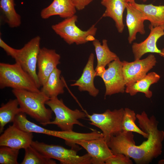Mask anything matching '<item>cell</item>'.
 I'll list each match as a JSON object with an SVG mask.
<instances>
[{"instance_id": "1f68e13d", "label": "cell", "mask_w": 164, "mask_h": 164, "mask_svg": "<svg viewBox=\"0 0 164 164\" xmlns=\"http://www.w3.org/2000/svg\"><path fill=\"white\" fill-rule=\"evenodd\" d=\"M125 2L128 3H131L135 2V0H124Z\"/></svg>"}, {"instance_id": "cb8c5ba5", "label": "cell", "mask_w": 164, "mask_h": 164, "mask_svg": "<svg viewBox=\"0 0 164 164\" xmlns=\"http://www.w3.org/2000/svg\"><path fill=\"white\" fill-rule=\"evenodd\" d=\"M14 0H0V9L4 21L11 28H17L21 24L20 15L15 9Z\"/></svg>"}, {"instance_id": "d6986e66", "label": "cell", "mask_w": 164, "mask_h": 164, "mask_svg": "<svg viewBox=\"0 0 164 164\" xmlns=\"http://www.w3.org/2000/svg\"><path fill=\"white\" fill-rule=\"evenodd\" d=\"M92 43L97 61V66L95 69L96 76H99L105 70L106 66L116 59L118 57L110 50L107 39H103L101 44L99 40L95 39L93 41Z\"/></svg>"}, {"instance_id": "e0dca14e", "label": "cell", "mask_w": 164, "mask_h": 164, "mask_svg": "<svg viewBox=\"0 0 164 164\" xmlns=\"http://www.w3.org/2000/svg\"><path fill=\"white\" fill-rule=\"evenodd\" d=\"M77 10L71 0H53L49 6L42 9L40 15L43 19L54 15L65 19L75 15Z\"/></svg>"}, {"instance_id": "ba28073f", "label": "cell", "mask_w": 164, "mask_h": 164, "mask_svg": "<svg viewBox=\"0 0 164 164\" xmlns=\"http://www.w3.org/2000/svg\"><path fill=\"white\" fill-rule=\"evenodd\" d=\"M41 38L37 36L32 39L24 46L17 49L14 59L22 68L32 77L39 88L41 87L36 71L38 55L40 49Z\"/></svg>"}, {"instance_id": "52a82bcc", "label": "cell", "mask_w": 164, "mask_h": 164, "mask_svg": "<svg viewBox=\"0 0 164 164\" xmlns=\"http://www.w3.org/2000/svg\"><path fill=\"white\" fill-rule=\"evenodd\" d=\"M124 111V108H121L113 111L108 109L101 113L86 114L90 124L101 130L104 138L108 142L112 136L122 131Z\"/></svg>"}, {"instance_id": "5bb4252c", "label": "cell", "mask_w": 164, "mask_h": 164, "mask_svg": "<svg viewBox=\"0 0 164 164\" xmlns=\"http://www.w3.org/2000/svg\"><path fill=\"white\" fill-rule=\"evenodd\" d=\"M149 28V34L143 41L134 43L132 46V50L135 60L140 59L145 54L149 53L159 54L161 50L157 46L156 43L159 39L164 36V25L153 27L150 24Z\"/></svg>"}, {"instance_id": "7a4b0ae2", "label": "cell", "mask_w": 164, "mask_h": 164, "mask_svg": "<svg viewBox=\"0 0 164 164\" xmlns=\"http://www.w3.org/2000/svg\"><path fill=\"white\" fill-rule=\"evenodd\" d=\"M12 92L17 99L22 112L43 125L51 121L53 111L45 106L50 98L43 92L18 89H13Z\"/></svg>"}, {"instance_id": "6da1fadb", "label": "cell", "mask_w": 164, "mask_h": 164, "mask_svg": "<svg viewBox=\"0 0 164 164\" xmlns=\"http://www.w3.org/2000/svg\"><path fill=\"white\" fill-rule=\"evenodd\" d=\"M136 116L140 128L148 134L146 140L136 145L133 132L122 131L112 136L107 143L114 154H123L137 164H148L162 153L164 132L158 129L159 121L154 115L149 117L143 111Z\"/></svg>"}, {"instance_id": "d6a6232c", "label": "cell", "mask_w": 164, "mask_h": 164, "mask_svg": "<svg viewBox=\"0 0 164 164\" xmlns=\"http://www.w3.org/2000/svg\"><path fill=\"white\" fill-rule=\"evenodd\" d=\"M142 0L144 2H146L147 0Z\"/></svg>"}, {"instance_id": "ac0fdd59", "label": "cell", "mask_w": 164, "mask_h": 164, "mask_svg": "<svg viewBox=\"0 0 164 164\" xmlns=\"http://www.w3.org/2000/svg\"><path fill=\"white\" fill-rule=\"evenodd\" d=\"M126 3L124 0H101V5L105 8L102 17L111 18L120 33H122L124 29L123 14L126 8Z\"/></svg>"}, {"instance_id": "9c48e42d", "label": "cell", "mask_w": 164, "mask_h": 164, "mask_svg": "<svg viewBox=\"0 0 164 164\" xmlns=\"http://www.w3.org/2000/svg\"><path fill=\"white\" fill-rule=\"evenodd\" d=\"M99 77L105 87V97L125 92L126 86L122 72V62L118 57L108 65Z\"/></svg>"}, {"instance_id": "8fae6325", "label": "cell", "mask_w": 164, "mask_h": 164, "mask_svg": "<svg viewBox=\"0 0 164 164\" xmlns=\"http://www.w3.org/2000/svg\"><path fill=\"white\" fill-rule=\"evenodd\" d=\"M60 55L54 49L41 48L38 56L37 77L40 86L46 82L49 76L60 63Z\"/></svg>"}, {"instance_id": "7c38bea8", "label": "cell", "mask_w": 164, "mask_h": 164, "mask_svg": "<svg viewBox=\"0 0 164 164\" xmlns=\"http://www.w3.org/2000/svg\"><path fill=\"white\" fill-rule=\"evenodd\" d=\"M33 137L32 132L22 130L13 124L0 135V146L24 149L31 145Z\"/></svg>"}, {"instance_id": "d4e9b609", "label": "cell", "mask_w": 164, "mask_h": 164, "mask_svg": "<svg viewBox=\"0 0 164 164\" xmlns=\"http://www.w3.org/2000/svg\"><path fill=\"white\" fill-rule=\"evenodd\" d=\"M136 115L134 110L127 108L124 109L122 122V131L135 132L147 138L148 136V134L138 128L135 123L137 119Z\"/></svg>"}, {"instance_id": "4dcf8cb0", "label": "cell", "mask_w": 164, "mask_h": 164, "mask_svg": "<svg viewBox=\"0 0 164 164\" xmlns=\"http://www.w3.org/2000/svg\"><path fill=\"white\" fill-rule=\"evenodd\" d=\"M159 54L161 56L164 57V48L161 50V52Z\"/></svg>"}, {"instance_id": "30bf717a", "label": "cell", "mask_w": 164, "mask_h": 164, "mask_svg": "<svg viewBox=\"0 0 164 164\" xmlns=\"http://www.w3.org/2000/svg\"><path fill=\"white\" fill-rule=\"evenodd\" d=\"M122 62V72L126 86L131 85L145 77L157 63L155 56L150 54L146 58L134 61Z\"/></svg>"}, {"instance_id": "484cf974", "label": "cell", "mask_w": 164, "mask_h": 164, "mask_svg": "<svg viewBox=\"0 0 164 164\" xmlns=\"http://www.w3.org/2000/svg\"><path fill=\"white\" fill-rule=\"evenodd\" d=\"M24 159L21 164H56L55 161L50 159L34 149L31 145L26 148Z\"/></svg>"}, {"instance_id": "8992f818", "label": "cell", "mask_w": 164, "mask_h": 164, "mask_svg": "<svg viewBox=\"0 0 164 164\" xmlns=\"http://www.w3.org/2000/svg\"><path fill=\"white\" fill-rule=\"evenodd\" d=\"M31 145L45 156L58 160L60 164H91V158L88 153L79 155L73 148L67 149L60 145H49L37 141H33Z\"/></svg>"}, {"instance_id": "2e32d148", "label": "cell", "mask_w": 164, "mask_h": 164, "mask_svg": "<svg viewBox=\"0 0 164 164\" xmlns=\"http://www.w3.org/2000/svg\"><path fill=\"white\" fill-rule=\"evenodd\" d=\"M126 22L128 32V41L131 44L136 39L138 33L142 35L145 33L144 23L146 19L140 11L129 3H126Z\"/></svg>"}, {"instance_id": "4fadbf2b", "label": "cell", "mask_w": 164, "mask_h": 164, "mask_svg": "<svg viewBox=\"0 0 164 164\" xmlns=\"http://www.w3.org/2000/svg\"><path fill=\"white\" fill-rule=\"evenodd\" d=\"M76 143L86 151L91 158L92 164H105V161L114 155L103 137L90 140H80Z\"/></svg>"}, {"instance_id": "ffe728a7", "label": "cell", "mask_w": 164, "mask_h": 164, "mask_svg": "<svg viewBox=\"0 0 164 164\" xmlns=\"http://www.w3.org/2000/svg\"><path fill=\"white\" fill-rule=\"evenodd\" d=\"M129 3L140 11L153 27L164 25V5L139 4L135 2Z\"/></svg>"}, {"instance_id": "9a60e30c", "label": "cell", "mask_w": 164, "mask_h": 164, "mask_svg": "<svg viewBox=\"0 0 164 164\" xmlns=\"http://www.w3.org/2000/svg\"><path fill=\"white\" fill-rule=\"evenodd\" d=\"M94 55L91 53L81 77L70 85L77 86L80 91H86L91 96L96 97L99 91L96 88L94 84V78L96 76V71L94 67Z\"/></svg>"}, {"instance_id": "4316f807", "label": "cell", "mask_w": 164, "mask_h": 164, "mask_svg": "<svg viewBox=\"0 0 164 164\" xmlns=\"http://www.w3.org/2000/svg\"><path fill=\"white\" fill-rule=\"evenodd\" d=\"M19 149L6 146H0V163L18 164L17 159Z\"/></svg>"}, {"instance_id": "f1b7e54d", "label": "cell", "mask_w": 164, "mask_h": 164, "mask_svg": "<svg viewBox=\"0 0 164 164\" xmlns=\"http://www.w3.org/2000/svg\"><path fill=\"white\" fill-rule=\"evenodd\" d=\"M0 46L6 52L7 55L15 59L17 51V49L14 48L5 43L0 38Z\"/></svg>"}, {"instance_id": "3957f363", "label": "cell", "mask_w": 164, "mask_h": 164, "mask_svg": "<svg viewBox=\"0 0 164 164\" xmlns=\"http://www.w3.org/2000/svg\"><path fill=\"white\" fill-rule=\"evenodd\" d=\"M6 87L40 91L32 77L16 62L14 64L0 63V88Z\"/></svg>"}, {"instance_id": "603a6c76", "label": "cell", "mask_w": 164, "mask_h": 164, "mask_svg": "<svg viewBox=\"0 0 164 164\" xmlns=\"http://www.w3.org/2000/svg\"><path fill=\"white\" fill-rule=\"evenodd\" d=\"M22 112L16 98L10 99L5 104H2L0 108V133H2L5 125L13 122L16 116Z\"/></svg>"}, {"instance_id": "7402d4cb", "label": "cell", "mask_w": 164, "mask_h": 164, "mask_svg": "<svg viewBox=\"0 0 164 164\" xmlns=\"http://www.w3.org/2000/svg\"><path fill=\"white\" fill-rule=\"evenodd\" d=\"M61 71L57 67L51 73L40 91L50 99L63 94L65 86L64 80L60 77Z\"/></svg>"}, {"instance_id": "44dd1931", "label": "cell", "mask_w": 164, "mask_h": 164, "mask_svg": "<svg viewBox=\"0 0 164 164\" xmlns=\"http://www.w3.org/2000/svg\"><path fill=\"white\" fill-rule=\"evenodd\" d=\"M160 78V76L156 73L151 72L142 79L126 86L125 92L132 96L136 95L138 92H141L144 93L146 97L150 98L152 95V91L149 90L150 87L152 84L157 83Z\"/></svg>"}, {"instance_id": "83f0119b", "label": "cell", "mask_w": 164, "mask_h": 164, "mask_svg": "<svg viewBox=\"0 0 164 164\" xmlns=\"http://www.w3.org/2000/svg\"><path fill=\"white\" fill-rule=\"evenodd\" d=\"M130 158L121 153L114 154L108 159L105 164H133Z\"/></svg>"}, {"instance_id": "277c9868", "label": "cell", "mask_w": 164, "mask_h": 164, "mask_svg": "<svg viewBox=\"0 0 164 164\" xmlns=\"http://www.w3.org/2000/svg\"><path fill=\"white\" fill-rule=\"evenodd\" d=\"M77 19V16L75 15L52 25L51 28L57 35L69 45L73 43L81 45L94 40L97 31L95 25L84 31L76 25Z\"/></svg>"}, {"instance_id": "5b68a950", "label": "cell", "mask_w": 164, "mask_h": 164, "mask_svg": "<svg viewBox=\"0 0 164 164\" xmlns=\"http://www.w3.org/2000/svg\"><path fill=\"white\" fill-rule=\"evenodd\" d=\"M46 104L50 107L55 116L54 119L47 125H56L61 131L67 132L73 131L75 125L84 126L79 120L87 117V114L78 109H70L65 104L62 99H60L57 97L50 98Z\"/></svg>"}, {"instance_id": "f546056e", "label": "cell", "mask_w": 164, "mask_h": 164, "mask_svg": "<svg viewBox=\"0 0 164 164\" xmlns=\"http://www.w3.org/2000/svg\"><path fill=\"white\" fill-rule=\"evenodd\" d=\"M94 0H71L77 10H82Z\"/></svg>"}]
</instances>
